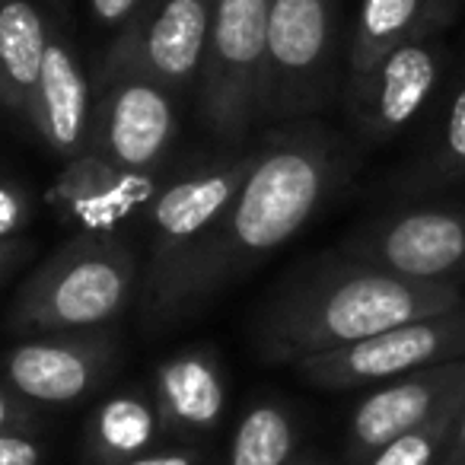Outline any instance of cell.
I'll return each mask as SVG.
<instances>
[{"label": "cell", "instance_id": "9a60e30c", "mask_svg": "<svg viewBox=\"0 0 465 465\" xmlns=\"http://www.w3.org/2000/svg\"><path fill=\"white\" fill-rule=\"evenodd\" d=\"M29 124L42 137L52 153L74 160L86 150L93 131V96L90 80L80 64L77 48L71 45L58 26H52L48 35L45 64L35 86L33 109H29Z\"/></svg>", "mask_w": 465, "mask_h": 465}, {"label": "cell", "instance_id": "ffe728a7", "mask_svg": "<svg viewBox=\"0 0 465 465\" xmlns=\"http://www.w3.org/2000/svg\"><path fill=\"white\" fill-rule=\"evenodd\" d=\"M160 411L137 392H122L105 399L93 411L86 427V446L99 465H124L147 456L160 433Z\"/></svg>", "mask_w": 465, "mask_h": 465}, {"label": "cell", "instance_id": "d6986e66", "mask_svg": "<svg viewBox=\"0 0 465 465\" xmlns=\"http://www.w3.org/2000/svg\"><path fill=\"white\" fill-rule=\"evenodd\" d=\"M459 182H465V74L446 96L420 153L399 173L395 188L405 194H427Z\"/></svg>", "mask_w": 465, "mask_h": 465}, {"label": "cell", "instance_id": "cb8c5ba5", "mask_svg": "<svg viewBox=\"0 0 465 465\" xmlns=\"http://www.w3.org/2000/svg\"><path fill=\"white\" fill-rule=\"evenodd\" d=\"M147 7V0H90V10H93V20L99 26H109V29H124L137 20Z\"/></svg>", "mask_w": 465, "mask_h": 465}, {"label": "cell", "instance_id": "277c9868", "mask_svg": "<svg viewBox=\"0 0 465 465\" xmlns=\"http://www.w3.org/2000/svg\"><path fill=\"white\" fill-rule=\"evenodd\" d=\"M268 4L272 0H213L198 77V118L226 143H242L252 124L265 118Z\"/></svg>", "mask_w": 465, "mask_h": 465}, {"label": "cell", "instance_id": "5b68a950", "mask_svg": "<svg viewBox=\"0 0 465 465\" xmlns=\"http://www.w3.org/2000/svg\"><path fill=\"white\" fill-rule=\"evenodd\" d=\"M255 166V147L236 156H220L192 169L179 182L160 188L150 204V268H147V312L163 319L169 297L179 287L194 252L220 220L223 207L240 192Z\"/></svg>", "mask_w": 465, "mask_h": 465}, {"label": "cell", "instance_id": "484cf974", "mask_svg": "<svg viewBox=\"0 0 465 465\" xmlns=\"http://www.w3.org/2000/svg\"><path fill=\"white\" fill-rule=\"evenodd\" d=\"M42 450L29 433H4L0 437V465H39Z\"/></svg>", "mask_w": 465, "mask_h": 465}, {"label": "cell", "instance_id": "7402d4cb", "mask_svg": "<svg viewBox=\"0 0 465 465\" xmlns=\"http://www.w3.org/2000/svg\"><path fill=\"white\" fill-rule=\"evenodd\" d=\"M462 408H465V399L443 408V411L427 420V424L414 427V430L395 437L392 443H386L367 465H440V456H443L446 443H450V433H452V427H456Z\"/></svg>", "mask_w": 465, "mask_h": 465}, {"label": "cell", "instance_id": "d4e9b609", "mask_svg": "<svg viewBox=\"0 0 465 465\" xmlns=\"http://www.w3.org/2000/svg\"><path fill=\"white\" fill-rule=\"evenodd\" d=\"M35 424V414L23 395L10 386H0V437L4 433H26Z\"/></svg>", "mask_w": 465, "mask_h": 465}, {"label": "cell", "instance_id": "ac0fdd59", "mask_svg": "<svg viewBox=\"0 0 465 465\" xmlns=\"http://www.w3.org/2000/svg\"><path fill=\"white\" fill-rule=\"evenodd\" d=\"M52 23L35 0H0V105L29 118Z\"/></svg>", "mask_w": 465, "mask_h": 465}, {"label": "cell", "instance_id": "9c48e42d", "mask_svg": "<svg viewBox=\"0 0 465 465\" xmlns=\"http://www.w3.org/2000/svg\"><path fill=\"white\" fill-rule=\"evenodd\" d=\"M452 71V48L443 35L418 39L382 54L361 74H348L344 105L367 141H389L411 128L443 93Z\"/></svg>", "mask_w": 465, "mask_h": 465}, {"label": "cell", "instance_id": "7a4b0ae2", "mask_svg": "<svg viewBox=\"0 0 465 465\" xmlns=\"http://www.w3.org/2000/svg\"><path fill=\"white\" fill-rule=\"evenodd\" d=\"M459 303H465L459 287L418 284L331 252L272 287L255 312L252 338L265 361L300 363Z\"/></svg>", "mask_w": 465, "mask_h": 465}, {"label": "cell", "instance_id": "4316f807", "mask_svg": "<svg viewBox=\"0 0 465 465\" xmlns=\"http://www.w3.org/2000/svg\"><path fill=\"white\" fill-rule=\"evenodd\" d=\"M440 465H465V408L459 414L456 427H452L450 443H446L443 456H440Z\"/></svg>", "mask_w": 465, "mask_h": 465}, {"label": "cell", "instance_id": "4fadbf2b", "mask_svg": "<svg viewBox=\"0 0 465 465\" xmlns=\"http://www.w3.org/2000/svg\"><path fill=\"white\" fill-rule=\"evenodd\" d=\"M115 363V341L99 331L33 335L4 361L7 386L26 401L67 405L90 395Z\"/></svg>", "mask_w": 465, "mask_h": 465}, {"label": "cell", "instance_id": "7c38bea8", "mask_svg": "<svg viewBox=\"0 0 465 465\" xmlns=\"http://www.w3.org/2000/svg\"><path fill=\"white\" fill-rule=\"evenodd\" d=\"M211 20L213 0H150L118 35L109 58L141 67L175 93L201 77Z\"/></svg>", "mask_w": 465, "mask_h": 465}, {"label": "cell", "instance_id": "e0dca14e", "mask_svg": "<svg viewBox=\"0 0 465 465\" xmlns=\"http://www.w3.org/2000/svg\"><path fill=\"white\" fill-rule=\"evenodd\" d=\"M226 405V389L211 351L188 348L156 370V411L163 427L179 433H201L217 427Z\"/></svg>", "mask_w": 465, "mask_h": 465}, {"label": "cell", "instance_id": "6da1fadb", "mask_svg": "<svg viewBox=\"0 0 465 465\" xmlns=\"http://www.w3.org/2000/svg\"><path fill=\"white\" fill-rule=\"evenodd\" d=\"M348 143L322 122H291L255 143V166L194 252L163 319L194 312L297 236L348 175Z\"/></svg>", "mask_w": 465, "mask_h": 465}, {"label": "cell", "instance_id": "2e32d148", "mask_svg": "<svg viewBox=\"0 0 465 465\" xmlns=\"http://www.w3.org/2000/svg\"><path fill=\"white\" fill-rule=\"evenodd\" d=\"M462 0H361L348 45V74H361L399 45L430 35L456 20Z\"/></svg>", "mask_w": 465, "mask_h": 465}, {"label": "cell", "instance_id": "3957f363", "mask_svg": "<svg viewBox=\"0 0 465 465\" xmlns=\"http://www.w3.org/2000/svg\"><path fill=\"white\" fill-rule=\"evenodd\" d=\"M137 259L115 232H74L16 291L7 325L20 335H71L109 325L131 303Z\"/></svg>", "mask_w": 465, "mask_h": 465}, {"label": "cell", "instance_id": "30bf717a", "mask_svg": "<svg viewBox=\"0 0 465 465\" xmlns=\"http://www.w3.org/2000/svg\"><path fill=\"white\" fill-rule=\"evenodd\" d=\"M179 131L173 90L128 61L105 58L86 147L134 173H156Z\"/></svg>", "mask_w": 465, "mask_h": 465}, {"label": "cell", "instance_id": "8fae6325", "mask_svg": "<svg viewBox=\"0 0 465 465\" xmlns=\"http://www.w3.org/2000/svg\"><path fill=\"white\" fill-rule=\"evenodd\" d=\"M465 399V357L382 382L357 401L348 424V462L367 465L395 437Z\"/></svg>", "mask_w": 465, "mask_h": 465}, {"label": "cell", "instance_id": "603a6c76", "mask_svg": "<svg viewBox=\"0 0 465 465\" xmlns=\"http://www.w3.org/2000/svg\"><path fill=\"white\" fill-rule=\"evenodd\" d=\"M33 201L14 182H0V240H16V232L29 223Z\"/></svg>", "mask_w": 465, "mask_h": 465}, {"label": "cell", "instance_id": "83f0119b", "mask_svg": "<svg viewBox=\"0 0 465 465\" xmlns=\"http://www.w3.org/2000/svg\"><path fill=\"white\" fill-rule=\"evenodd\" d=\"M124 465H194V456L192 452H147Z\"/></svg>", "mask_w": 465, "mask_h": 465}, {"label": "cell", "instance_id": "52a82bcc", "mask_svg": "<svg viewBox=\"0 0 465 465\" xmlns=\"http://www.w3.org/2000/svg\"><path fill=\"white\" fill-rule=\"evenodd\" d=\"M335 252L418 284L465 287V207H399L351 230Z\"/></svg>", "mask_w": 465, "mask_h": 465}, {"label": "cell", "instance_id": "8992f818", "mask_svg": "<svg viewBox=\"0 0 465 465\" xmlns=\"http://www.w3.org/2000/svg\"><path fill=\"white\" fill-rule=\"evenodd\" d=\"M338 0L268 4L265 118L300 122L331 103L338 58Z\"/></svg>", "mask_w": 465, "mask_h": 465}, {"label": "cell", "instance_id": "44dd1931", "mask_svg": "<svg viewBox=\"0 0 465 465\" xmlns=\"http://www.w3.org/2000/svg\"><path fill=\"white\" fill-rule=\"evenodd\" d=\"M297 446L291 414L274 401L252 405L232 433L230 465H287Z\"/></svg>", "mask_w": 465, "mask_h": 465}, {"label": "cell", "instance_id": "f1b7e54d", "mask_svg": "<svg viewBox=\"0 0 465 465\" xmlns=\"http://www.w3.org/2000/svg\"><path fill=\"white\" fill-rule=\"evenodd\" d=\"M26 249H29V242H23V240H0V274L10 272V268L26 255Z\"/></svg>", "mask_w": 465, "mask_h": 465}, {"label": "cell", "instance_id": "5bb4252c", "mask_svg": "<svg viewBox=\"0 0 465 465\" xmlns=\"http://www.w3.org/2000/svg\"><path fill=\"white\" fill-rule=\"evenodd\" d=\"M160 194L156 173H134L109 156L86 147L67 160L54 185L48 188V204L77 232H115L141 207H150Z\"/></svg>", "mask_w": 465, "mask_h": 465}, {"label": "cell", "instance_id": "ba28073f", "mask_svg": "<svg viewBox=\"0 0 465 465\" xmlns=\"http://www.w3.org/2000/svg\"><path fill=\"white\" fill-rule=\"evenodd\" d=\"M465 357V303L437 316L395 325L373 338L293 363L306 382L319 389H361L382 386L399 376L437 367Z\"/></svg>", "mask_w": 465, "mask_h": 465}]
</instances>
